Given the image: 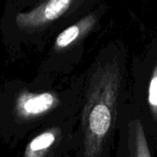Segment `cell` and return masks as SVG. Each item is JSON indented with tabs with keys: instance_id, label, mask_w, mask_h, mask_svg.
I'll return each mask as SVG.
<instances>
[{
	"instance_id": "1",
	"label": "cell",
	"mask_w": 157,
	"mask_h": 157,
	"mask_svg": "<svg viewBox=\"0 0 157 157\" xmlns=\"http://www.w3.org/2000/svg\"><path fill=\"white\" fill-rule=\"evenodd\" d=\"M121 80L116 61L100 63L92 72L82 113L86 157L100 156L113 132Z\"/></svg>"
},
{
	"instance_id": "2",
	"label": "cell",
	"mask_w": 157,
	"mask_h": 157,
	"mask_svg": "<svg viewBox=\"0 0 157 157\" xmlns=\"http://www.w3.org/2000/svg\"><path fill=\"white\" fill-rule=\"evenodd\" d=\"M83 1L42 0L31 10L18 13L15 17V23L22 31L28 33L40 31L75 9Z\"/></svg>"
},
{
	"instance_id": "3",
	"label": "cell",
	"mask_w": 157,
	"mask_h": 157,
	"mask_svg": "<svg viewBox=\"0 0 157 157\" xmlns=\"http://www.w3.org/2000/svg\"><path fill=\"white\" fill-rule=\"evenodd\" d=\"M59 104L60 100L55 93H33L23 90L16 97L13 114L17 121H33L52 111Z\"/></svg>"
},
{
	"instance_id": "4",
	"label": "cell",
	"mask_w": 157,
	"mask_h": 157,
	"mask_svg": "<svg viewBox=\"0 0 157 157\" xmlns=\"http://www.w3.org/2000/svg\"><path fill=\"white\" fill-rule=\"evenodd\" d=\"M99 17L97 13H90L83 18L63 29L55 39L53 49L62 52L74 47L84 40L95 28Z\"/></svg>"
},
{
	"instance_id": "5",
	"label": "cell",
	"mask_w": 157,
	"mask_h": 157,
	"mask_svg": "<svg viewBox=\"0 0 157 157\" xmlns=\"http://www.w3.org/2000/svg\"><path fill=\"white\" fill-rule=\"evenodd\" d=\"M60 136L61 131L57 127L44 131L27 144L23 155L25 157H42L47 155L57 143Z\"/></svg>"
},
{
	"instance_id": "6",
	"label": "cell",
	"mask_w": 157,
	"mask_h": 157,
	"mask_svg": "<svg viewBox=\"0 0 157 157\" xmlns=\"http://www.w3.org/2000/svg\"><path fill=\"white\" fill-rule=\"evenodd\" d=\"M130 145H131V155L137 157L151 156L150 148L145 137L144 126L141 121H134L130 125Z\"/></svg>"
},
{
	"instance_id": "7",
	"label": "cell",
	"mask_w": 157,
	"mask_h": 157,
	"mask_svg": "<svg viewBox=\"0 0 157 157\" xmlns=\"http://www.w3.org/2000/svg\"><path fill=\"white\" fill-rule=\"evenodd\" d=\"M148 104L151 114L157 122V63L155 65L148 86Z\"/></svg>"
}]
</instances>
